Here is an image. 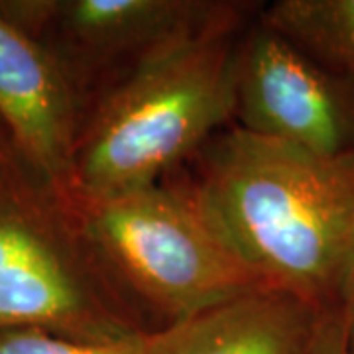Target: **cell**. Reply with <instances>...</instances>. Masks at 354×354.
Returning a JSON list of instances; mask_svg holds the SVG:
<instances>
[{
  "instance_id": "6da1fadb",
  "label": "cell",
  "mask_w": 354,
  "mask_h": 354,
  "mask_svg": "<svg viewBox=\"0 0 354 354\" xmlns=\"http://www.w3.org/2000/svg\"><path fill=\"white\" fill-rule=\"evenodd\" d=\"M201 164L193 183L246 262L276 290L339 307L354 268V153L315 156L234 127Z\"/></svg>"
},
{
  "instance_id": "7a4b0ae2",
  "label": "cell",
  "mask_w": 354,
  "mask_h": 354,
  "mask_svg": "<svg viewBox=\"0 0 354 354\" xmlns=\"http://www.w3.org/2000/svg\"><path fill=\"white\" fill-rule=\"evenodd\" d=\"M242 32L165 51L101 95L77 138L75 201L160 183L234 120Z\"/></svg>"
},
{
  "instance_id": "3957f363",
  "label": "cell",
  "mask_w": 354,
  "mask_h": 354,
  "mask_svg": "<svg viewBox=\"0 0 354 354\" xmlns=\"http://www.w3.org/2000/svg\"><path fill=\"white\" fill-rule=\"evenodd\" d=\"M71 211L128 297L164 325L272 288L228 239L193 181L77 199Z\"/></svg>"
},
{
  "instance_id": "277c9868",
  "label": "cell",
  "mask_w": 354,
  "mask_h": 354,
  "mask_svg": "<svg viewBox=\"0 0 354 354\" xmlns=\"http://www.w3.org/2000/svg\"><path fill=\"white\" fill-rule=\"evenodd\" d=\"M39 329L104 341L148 330L140 307L88 244L69 209L53 221L0 189V330Z\"/></svg>"
},
{
  "instance_id": "5b68a950",
  "label": "cell",
  "mask_w": 354,
  "mask_h": 354,
  "mask_svg": "<svg viewBox=\"0 0 354 354\" xmlns=\"http://www.w3.org/2000/svg\"><path fill=\"white\" fill-rule=\"evenodd\" d=\"M252 2L232 0H65L20 8L62 34L57 64L71 85L77 77L111 91L138 67L195 39L242 32Z\"/></svg>"
},
{
  "instance_id": "8992f818",
  "label": "cell",
  "mask_w": 354,
  "mask_h": 354,
  "mask_svg": "<svg viewBox=\"0 0 354 354\" xmlns=\"http://www.w3.org/2000/svg\"><path fill=\"white\" fill-rule=\"evenodd\" d=\"M236 127L315 156L354 153V73L254 20L236 50Z\"/></svg>"
},
{
  "instance_id": "52a82bcc",
  "label": "cell",
  "mask_w": 354,
  "mask_h": 354,
  "mask_svg": "<svg viewBox=\"0 0 354 354\" xmlns=\"http://www.w3.org/2000/svg\"><path fill=\"white\" fill-rule=\"evenodd\" d=\"M77 91L34 36L0 10V120L18 153L71 209L75 201Z\"/></svg>"
},
{
  "instance_id": "ba28073f",
  "label": "cell",
  "mask_w": 354,
  "mask_h": 354,
  "mask_svg": "<svg viewBox=\"0 0 354 354\" xmlns=\"http://www.w3.org/2000/svg\"><path fill=\"white\" fill-rule=\"evenodd\" d=\"M325 311L268 288L146 335V354H305Z\"/></svg>"
},
{
  "instance_id": "9c48e42d",
  "label": "cell",
  "mask_w": 354,
  "mask_h": 354,
  "mask_svg": "<svg viewBox=\"0 0 354 354\" xmlns=\"http://www.w3.org/2000/svg\"><path fill=\"white\" fill-rule=\"evenodd\" d=\"M258 22L323 64L354 73V0H278Z\"/></svg>"
},
{
  "instance_id": "30bf717a",
  "label": "cell",
  "mask_w": 354,
  "mask_h": 354,
  "mask_svg": "<svg viewBox=\"0 0 354 354\" xmlns=\"http://www.w3.org/2000/svg\"><path fill=\"white\" fill-rule=\"evenodd\" d=\"M146 335L88 341L39 329H2L0 354H146Z\"/></svg>"
},
{
  "instance_id": "8fae6325",
  "label": "cell",
  "mask_w": 354,
  "mask_h": 354,
  "mask_svg": "<svg viewBox=\"0 0 354 354\" xmlns=\"http://www.w3.org/2000/svg\"><path fill=\"white\" fill-rule=\"evenodd\" d=\"M305 354H348L341 305L325 311L315 339Z\"/></svg>"
},
{
  "instance_id": "7c38bea8",
  "label": "cell",
  "mask_w": 354,
  "mask_h": 354,
  "mask_svg": "<svg viewBox=\"0 0 354 354\" xmlns=\"http://www.w3.org/2000/svg\"><path fill=\"white\" fill-rule=\"evenodd\" d=\"M342 319H344V333H346V351L354 354V268L351 278L346 281V288L342 293Z\"/></svg>"
}]
</instances>
